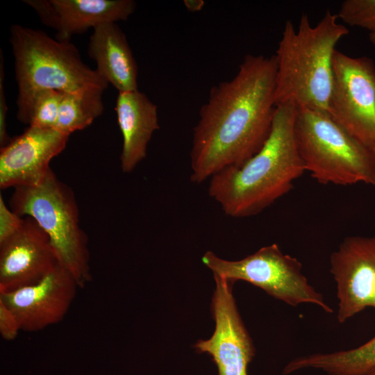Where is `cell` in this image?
Segmentation results:
<instances>
[{
	"label": "cell",
	"instance_id": "cell-10",
	"mask_svg": "<svg viewBox=\"0 0 375 375\" xmlns=\"http://www.w3.org/2000/svg\"><path fill=\"white\" fill-rule=\"evenodd\" d=\"M330 272L336 284L339 323L367 308L375 309V235L345 238L330 256Z\"/></svg>",
	"mask_w": 375,
	"mask_h": 375
},
{
	"label": "cell",
	"instance_id": "cell-11",
	"mask_svg": "<svg viewBox=\"0 0 375 375\" xmlns=\"http://www.w3.org/2000/svg\"><path fill=\"white\" fill-rule=\"evenodd\" d=\"M78 288L71 274L58 265L35 284L0 292V301L15 314L22 331L35 332L64 319Z\"/></svg>",
	"mask_w": 375,
	"mask_h": 375
},
{
	"label": "cell",
	"instance_id": "cell-3",
	"mask_svg": "<svg viewBox=\"0 0 375 375\" xmlns=\"http://www.w3.org/2000/svg\"><path fill=\"white\" fill-rule=\"evenodd\" d=\"M326 10L315 26L306 14L296 29L286 21L275 56L276 106L291 103L297 108L328 112L333 88V59L338 42L349 33Z\"/></svg>",
	"mask_w": 375,
	"mask_h": 375
},
{
	"label": "cell",
	"instance_id": "cell-1",
	"mask_svg": "<svg viewBox=\"0 0 375 375\" xmlns=\"http://www.w3.org/2000/svg\"><path fill=\"white\" fill-rule=\"evenodd\" d=\"M275 56L247 55L235 76L212 87L193 128L191 182L239 166L267 140L276 110Z\"/></svg>",
	"mask_w": 375,
	"mask_h": 375
},
{
	"label": "cell",
	"instance_id": "cell-17",
	"mask_svg": "<svg viewBox=\"0 0 375 375\" xmlns=\"http://www.w3.org/2000/svg\"><path fill=\"white\" fill-rule=\"evenodd\" d=\"M303 369H317L328 375H367L375 370V336L354 349L298 356L285 365L282 374Z\"/></svg>",
	"mask_w": 375,
	"mask_h": 375
},
{
	"label": "cell",
	"instance_id": "cell-18",
	"mask_svg": "<svg viewBox=\"0 0 375 375\" xmlns=\"http://www.w3.org/2000/svg\"><path fill=\"white\" fill-rule=\"evenodd\" d=\"M103 91L99 88H90L64 92L54 128L70 135L90 126L103 112Z\"/></svg>",
	"mask_w": 375,
	"mask_h": 375
},
{
	"label": "cell",
	"instance_id": "cell-25",
	"mask_svg": "<svg viewBox=\"0 0 375 375\" xmlns=\"http://www.w3.org/2000/svg\"><path fill=\"white\" fill-rule=\"evenodd\" d=\"M369 40L371 43L375 46V32L369 33Z\"/></svg>",
	"mask_w": 375,
	"mask_h": 375
},
{
	"label": "cell",
	"instance_id": "cell-4",
	"mask_svg": "<svg viewBox=\"0 0 375 375\" xmlns=\"http://www.w3.org/2000/svg\"><path fill=\"white\" fill-rule=\"evenodd\" d=\"M10 33L18 86L17 117L21 122L28 124L32 101L39 91L105 90L108 85L96 69L83 62L70 41H60L42 31L19 24L12 25Z\"/></svg>",
	"mask_w": 375,
	"mask_h": 375
},
{
	"label": "cell",
	"instance_id": "cell-20",
	"mask_svg": "<svg viewBox=\"0 0 375 375\" xmlns=\"http://www.w3.org/2000/svg\"><path fill=\"white\" fill-rule=\"evenodd\" d=\"M337 15L351 26L375 32V0H345Z\"/></svg>",
	"mask_w": 375,
	"mask_h": 375
},
{
	"label": "cell",
	"instance_id": "cell-22",
	"mask_svg": "<svg viewBox=\"0 0 375 375\" xmlns=\"http://www.w3.org/2000/svg\"><path fill=\"white\" fill-rule=\"evenodd\" d=\"M21 330L20 324L15 314L0 301V334L7 341L16 338Z\"/></svg>",
	"mask_w": 375,
	"mask_h": 375
},
{
	"label": "cell",
	"instance_id": "cell-16",
	"mask_svg": "<svg viewBox=\"0 0 375 375\" xmlns=\"http://www.w3.org/2000/svg\"><path fill=\"white\" fill-rule=\"evenodd\" d=\"M88 55L97 64L100 76L119 92L138 90V65L126 35L116 22L93 28Z\"/></svg>",
	"mask_w": 375,
	"mask_h": 375
},
{
	"label": "cell",
	"instance_id": "cell-2",
	"mask_svg": "<svg viewBox=\"0 0 375 375\" xmlns=\"http://www.w3.org/2000/svg\"><path fill=\"white\" fill-rule=\"evenodd\" d=\"M297 107L276 108L270 134L262 148L239 166L214 174L209 196L231 217L255 215L287 194L306 171L294 135Z\"/></svg>",
	"mask_w": 375,
	"mask_h": 375
},
{
	"label": "cell",
	"instance_id": "cell-5",
	"mask_svg": "<svg viewBox=\"0 0 375 375\" xmlns=\"http://www.w3.org/2000/svg\"><path fill=\"white\" fill-rule=\"evenodd\" d=\"M294 129L305 169L317 182L375 186V150L361 143L328 112L297 108Z\"/></svg>",
	"mask_w": 375,
	"mask_h": 375
},
{
	"label": "cell",
	"instance_id": "cell-15",
	"mask_svg": "<svg viewBox=\"0 0 375 375\" xmlns=\"http://www.w3.org/2000/svg\"><path fill=\"white\" fill-rule=\"evenodd\" d=\"M115 110L123 138L120 167L131 173L145 158L148 144L160 128L157 107L138 90L119 92Z\"/></svg>",
	"mask_w": 375,
	"mask_h": 375
},
{
	"label": "cell",
	"instance_id": "cell-23",
	"mask_svg": "<svg viewBox=\"0 0 375 375\" xmlns=\"http://www.w3.org/2000/svg\"><path fill=\"white\" fill-rule=\"evenodd\" d=\"M3 55L0 50V144L1 148L5 147L12 138H9L6 131V113L8 107L6 106V96L4 91V62Z\"/></svg>",
	"mask_w": 375,
	"mask_h": 375
},
{
	"label": "cell",
	"instance_id": "cell-14",
	"mask_svg": "<svg viewBox=\"0 0 375 375\" xmlns=\"http://www.w3.org/2000/svg\"><path fill=\"white\" fill-rule=\"evenodd\" d=\"M56 39L70 41L73 35L106 22L126 20L135 11L133 0H24Z\"/></svg>",
	"mask_w": 375,
	"mask_h": 375
},
{
	"label": "cell",
	"instance_id": "cell-19",
	"mask_svg": "<svg viewBox=\"0 0 375 375\" xmlns=\"http://www.w3.org/2000/svg\"><path fill=\"white\" fill-rule=\"evenodd\" d=\"M63 94V92L52 89L37 92L31 103L29 126L54 128Z\"/></svg>",
	"mask_w": 375,
	"mask_h": 375
},
{
	"label": "cell",
	"instance_id": "cell-9",
	"mask_svg": "<svg viewBox=\"0 0 375 375\" xmlns=\"http://www.w3.org/2000/svg\"><path fill=\"white\" fill-rule=\"evenodd\" d=\"M216 288L211 310L215 329L211 338L194 345L199 353H208L218 375H248L247 367L255 356V347L240 317L232 290L233 283L213 274Z\"/></svg>",
	"mask_w": 375,
	"mask_h": 375
},
{
	"label": "cell",
	"instance_id": "cell-26",
	"mask_svg": "<svg viewBox=\"0 0 375 375\" xmlns=\"http://www.w3.org/2000/svg\"><path fill=\"white\" fill-rule=\"evenodd\" d=\"M367 375H375V370Z\"/></svg>",
	"mask_w": 375,
	"mask_h": 375
},
{
	"label": "cell",
	"instance_id": "cell-24",
	"mask_svg": "<svg viewBox=\"0 0 375 375\" xmlns=\"http://www.w3.org/2000/svg\"><path fill=\"white\" fill-rule=\"evenodd\" d=\"M183 4L190 12H197L203 8L205 2L203 0H185Z\"/></svg>",
	"mask_w": 375,
	"mask_h": 375
},
{
	"label": "cell",
	"instance_id": "cell-7",
	"mask_svg": "<svg viewBox=\"0 0 375 375\" xmlns=\"http://www.w3.org/2000/svg\"><path fill=\"white\" fill-rule=\"evenodd\" d=\"M201 260L213 274L233 283L238 280L247 281L290 306L311 303L327 313L333 312L323 294L303 274L301 262L284 253L277 244L263 247L239 260H224L210 251Z\"/></svg>",
	"mask_w": 375,
	"mask_h": 375
},
{
	"label": "cell",
	"instance_id": "cell-8",
	"mask_svg": "<svg viewBox=\"0 0 375 375\" xmlns=\"http://www.w3.org/2000/svg\"><path fill=\"white\" fill-rule=\"evenodd\" d=\"M328 113L349 133L375 150V65L367 56L335 50Z\"/></svg>",
	"mask_w": 375,
	"mask_h": 375
},
{
	"label": "cell",
	"instance_id": "cell-12",
	"mask_svg": "<svg viewBox=\"0 0 375 375\" xmlns=\"http://www.w3.org/2000/svg\"><path fill=\"white\" fill-rule=\"evenodd\" d=\"M59 265L50 239L31 217L0 242V292L35 284Z\"/></svg>",
	"mask_w": 375,
	"mask_h": 375
},
{
	"label": "cell",
	"instance_id": "cell-21",
	"mask_svg": "<svg viewBox=\"0 0 375 375\" xmlns=\"http://www.w3.org/2000/svg\"><path fill=\"white\" fill-rule=\"evenodd\" d=\"M24 218L14 212L0 196V242L16 233L22 226Z\"/></svg>",
	"mask_w": 375,
	"mask_h": 375
},
{
	"label": "cell",
	"instance_id": "cell-13",
	"mask_svg": "<svg viewBox=\"0 0 375 375\" xmlns=\"http://www.w3.org/2000/svg\"><path fill=\"white\" fill-rule=\"evenodd\" d=\"M69 135L56 128L28 126L0 151V188L34 186L46 177L51 160L65 148Z\"/></svg>",
	"mask_w": 375,
	"mask_h": 375
},
{
	"label": "cell",
	"instance_id": "cell-6",
	"mask_svg": "<svg viewBox=\"0 0 375 375\" xmlns=\"http://www.w3.org/2000/svg\"><path fill=\"white\" fill-rule=\"evenodd\" d=\"M9 207L38 223L49 236L59 265L80 288L91 281L88 238L80 224L75 194L51 168L40 184L14 188Z\"/></svg>",
	"mask_w": 375,
	"mask_h": 375
}]
</instances>
